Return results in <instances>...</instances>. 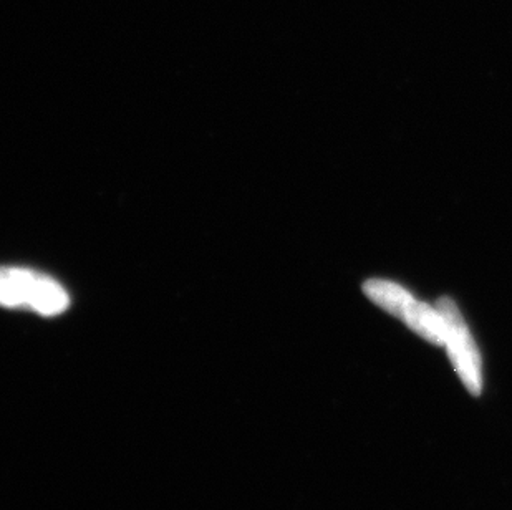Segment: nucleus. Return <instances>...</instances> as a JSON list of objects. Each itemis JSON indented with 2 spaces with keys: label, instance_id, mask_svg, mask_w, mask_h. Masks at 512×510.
I'll list each match as a JSON object with an SVG mask.
<instances>
[{
  "label": "nucleus",
  "instance_id": "f257e3e1",
  "mask_svg": "<svg viewBox=\"0 0 512 510\" xmlns=\"http://www.w3.org/2000/svg\"><path fill=\"white\" fill-rule=\"evenodd\" d=\"M68 305L67 290L52 277L22 267H0V307H27L44 317H55Z\"/></svg>",
  "mask_w": 512,
  "mask_h": 510
},
{
  "label": "nucleus",
  "instance_id": "f03ea898",
  "mask_svg": "<svg viewBox=\"0 0 512 510\" xmlns=\"http://www.w3.org/2000/svg\"><path fill=\"white\" fill-rule=\"evenodd\" d=\"M436 308L445 318V347L448 348V355H450L451 363L455 366L459 380L463 381V385L471 395H481V391H483L481 355H479L478 347L469 333L468 325L461 317L455 302L448 297L438 300Z\"/></svg>",
  "mask_w": 512,
  "mask_h": 510
},
{
  "label": "nucleus",
  "instance_id": "7ed1b4c3",
  "mask_svg": "<svg viewBox=\"0 0 512 510\" xmlns=\"http://www.w3.org/2000/svg\"><path fill=\"white\" fill-rule=\"evenodd\" d=\"M397 317L416 335L425 338L426 342L433 343L436 347H445L446 323L438 308L418 302L410 294L398 310Z\"/></svg>",
  "mask_w": 512,
  "mask_h": 510
}]
</instances>
